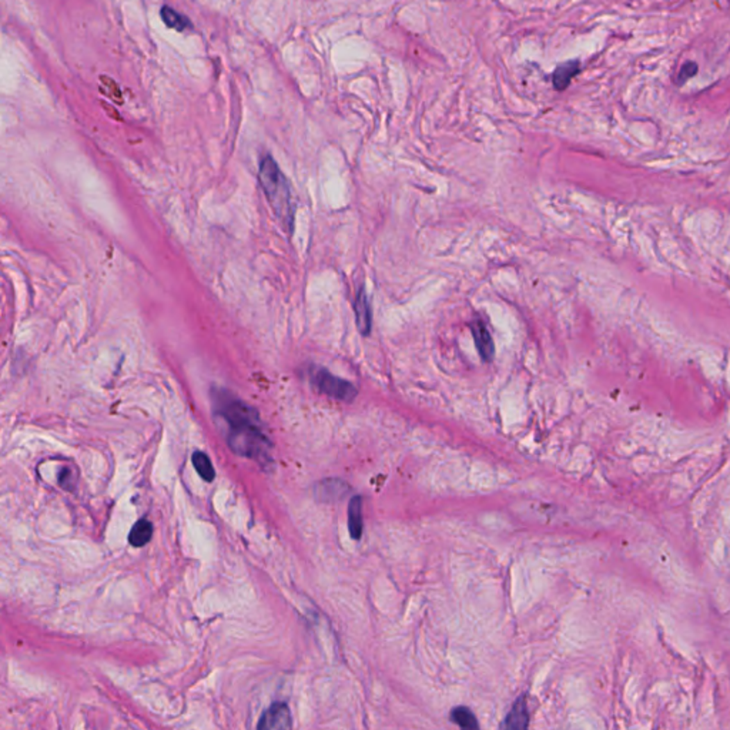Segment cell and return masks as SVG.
<instances>
[{
	"label": "cell",
	"mask_w": 730,
	"mask_h": 730,
	"mask_svg": "<svg viewBox=\"0 0 730 730\" xmlns=\"http://www.w3.org/2000/svg\"><path fill=\"white\" fill-rule=\"evenodd\" d=\"M213 410L214 415L226 426L227 444L235 454L247 458L267 456L272 444L263 432L261 421L254 408L229 391L215 390L213 392Z\"/></svg>",
	"instance_id": "obj_1"
},
{
	"label": "cell",
	"mask_w": 730,
	"mask_h": 730,
	"mask_svg": "<svg viewBox=\"0 0 730 730\" xmlns=\"http://www.w3.org/2000/svg\"><path fill=\"white\" fill-rule=\"evenodd\" d=\"M260 183L269 206L274 210L284 230L291 233L294 224V207L291 201L290 185L272 156H265L261 160Z\"/></svg>",
	"instance_id": "obj_2"
},
{
	"label": "cell",
	"mask_w": 730,
	"mask_h": 730,
	"mask_svg": "<svg viewBox=\"0 0 730 730\" xmlns=\"http://www.w3.org/2000/svg\"><path fill=\"white\" fill-rule=\"evenodd\" d=\"M310 380L320 392L340 401H353L358 394L357 388L349 381L320 367L311 368Z\"/></svg>",
	"instance_id": "obj_3"
},
{
	"label": "cell",
	"mask_w": 730,
	"mask_h": 730,
	"mask_svg": "<svg viewBox=\"0 0 730 730\" xmlns=\"http://www.w3.org/2000/svg\"><path fill=\"white\" fill-rule=\"evenodd\" d=\"M258 729H290L291 715L284 703H274L258 722Z\"/></svg>",
	"instance_id": "obj_4"
},
{
	"label": "cell",
	"mask_w": 730,
	"mask_h": 730,
	"mask_svg": "<svg viewBox=\"0 0 730 730\" xmlns=\"http://www.w3.org/2000/svg\"><path fill=\"white\" fill-rule=\"evenodd\" d=\"M471 331H472V335H474V341H475V345H476V349L479 356L482 357L483 361H491L495 356V347H494V341L491 338V334L488 331V329H486L485 322L482 320H475L472 324H471Z\"/></svg>",
	"instance_id": "obj_5"
},
{
	"label": "cell",
	"mask_w": 730,
	"mask_h": 730,
	"mask_svg": "<svg viewBox=\"0 0 730 730\" xmlns=\"http://www.w3.org/2000/svg\"><path fill=\"white\" fill-rule=\"evenodd\" d=\"M354 310H356L357 326H358L360 333H361L363 335H368L370 331H371L372 315H371V307H370L368 297H367L364 288H361V290L357 292V299H356Z\"/></svg>",
	"instance_id": "obj_6"
},
{
	"label": "cell",
	"mask_w": 730,
	"mask_h": 730,
	"mask_svg": "<svg viewBox=\"0 0 730 730\" xmlns=\"http://www.w3.org/2000/svg\"><path fill=\"white\" fill-rule=\"evenodd\" d=\"M581 72V63L579 60H567L565 63H561L554 74H552V83L556 90H565L567 86L571 85L572 78Z\"/></svg>",
	"instance_id": "obj_7"
},
{
	"label": "cell",
	"mask_w": 730,
	"mask_h": 730,
	"mask_svg": "<svg viewBox=\"0 0 730 730\" xmlns=\"http://www.w3.org/2000/svg\"><path fill=\"white\" fill-rule=\"evenodd\" d=\"M348 529L351 536L360 539L363 535V502L360 497H354L348 505Z\"/></svg>",
	"instance_id": "obj_8"
},
{
	"label": "cell",
	"mask_w": 730,
	"mask_h": 730,
	"mask_svg": "<svg viewBox=\"0 0 730 730\" xmlns=\"http://www.w3.org/2000/svg\"><path fill=\"white\" fill-rule=\"evenodd\" d=\"M160 16H161V20H163L165 24L170 29H174L177 32H185L188 29H192V22L188 20V17L179 13L176 9L170 6L161 8Z\"/></svg>",
	"instance_id": "obj_9"
},
{
	"label": "cell",
	"mask_w": 730,
	"mask_h": 730,
	"mask_svg": "<svg viewBox=\"0 0 730 730\" xmlns=\"http://www.w3.org/2000/svg\"><path fill=\"white\" fill-rule=\"evenodd\" d=\"M528 723H529V716H528L525 700L520 699L515 703V705H513V708L511 709L508 716L505 717L504 727H508V729H526Z\"/></svg>",
	"instance_id": "obj_10"
},
{
	"label": "cell",
	"mask_w": 730,
	"mask_h": 730,
	"mask_svg": "<svg viewBox=\"0 0 730 730\" xmlns=\"http://www.w3.org/2000/svg\"><path fill=\"white\" fill-rule=\"evenodd\" d=\"M151 535H153L151 522L147 520H140L131 528L130 535H128V542L133 547L142 548L151 539Z\"/></svg>",
	"instance_id": "obj_11"
},
{
	"label": "cell",
	"mask_w": 730,
	"mask_h": 730,
	"mask_svg": "<svg viewBox=\"0 0 730 730\" xmlns=\"http://www.w3.org/2000/svg\"><path fill=\"white\" fill-rule=\"evenodd\" d=\"M193 465L197 471V474L207 482H211L215 476V471L213 468V464L210 461V458L201 452V451H196L193 454Z\"/></svg>",
	"instance_id": "obj_12"
},
{
	"label": "cell",
	"mask_w": 730,
	"mask_h": 730,
	"mask_svg": "<svg viewBox=\"0 0 730 730\" xmlns=\"http://www.w3.org/2000/svg\"><path fill=\"white\" fill-rule=\"evenodd\" d=\"M451 720L463 729H478V722L474 713L467 708H456L451 713Z\"/></svg>",
	"instance_id": "obj_13"
},
{
	"label": "cell",
	"mask_w": 730,
	"mask_h": 730,
	"mask_svg": "<svg viewBox=\"0 0 730 730\" xmlns=\"http://www.w3.org/2000/svg\"><path fill=\"white\" fill-rule=\"evenodd\" d=\"M696 73H697V65H696L695 62H688V63H685V66L682 67V70H681V73H679V76H678V80H679L678 83L682 85V83L688 82V80H689L690 77H693Z\"/></svg>",
	"instance_id": "obj_14"
}]
</instances>
